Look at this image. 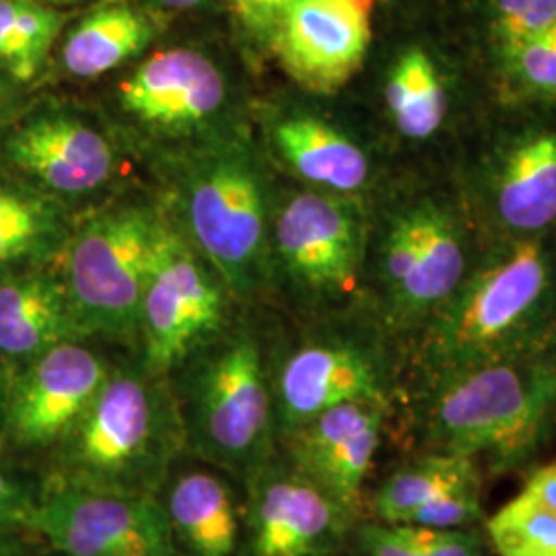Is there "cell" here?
<instances>
[{
	"label": "cell",
	"mask_w": 556,
	"mask_h": 556,
	"mask_svg": "<svg viewBox=\"0 0 556 556\" xmlns=\"http://www.w3.org/2000/svg\"><path fill=\"white\" fill-rule=\"evenodd\" d=\"M556 433V340L427 383L422 450L497 477L532 468Z\"/></svg>",
	"instance_id": "1"
},
{
	"label": "cell",
	"mask_w": 556,
	"mask_h": 556,
	"mask_svg": "<svg viewBox=\"0 0 556 556\" xmlns=\"http://www.w3.org/2000/svg\"><path fill=\"white\" fill-rule=\"evenodd\" d=\"M556 340V289L542 248L516 243L422 326L418 361L427 383Z\"/></svg>",
	"instance_id": "2"
},
{
	"label": "cell",
	"mask_w": 556,
	"mask_h": 556,
	"mask_svg": "<svg viewBox=\"0 0 556 556\" xmlns=\"http://www.w3.org/2000/svg\"><path fill=\"white\" fill-rule=\"evenodd\" d=\"M184 447L181 417L160 392L135 374H110L59 445L54 484L157 497Z\"/></svg>",
	"instance_id": "3"
},
{
	"label": "cell",
	"mask_w": 556,
	"mask_h": 556,
	"mask_svg": "<svg viewBox=\"0 0 556 556\" xmlns=\"http://www.w3.org/2000/svg\"><path fill=\"white\" fill-rule=\"evenodd\" d=\"M181 425L188 450L248 484L270 464L277 415L256 340L233 337L200 367Z\"/></svg>",
	"instance_id": "4"
},
{
	"label": "cell",
	"mask_w": 556,
	"mask_h": 556,
	"mask_svg": "<svg viewBox=\"0 0 556 556\" xmlns=\"http://www.w3.org/2000/svg\"><path fill=\"white\" fill-rule=\"evenodd\" d=\"M161 225L140 206L87 220L66 252L64 287L85 334L128 337L139 330L140 301Z\"/></svg>",
	"instance_id": "5"
},
{
	"label": "cell",
	"mask_w": 556,
	"mask_h": 556,
	"mask_svg": "<svg viewBox=\"0 0 556 556\" xmlns=\"http://www.w3.org/2000/svg\"><path fill=\"white\" fill-rule=\"evenodd\" d=\"M25 530L62 556H179L157 497L54 484L36 498Z\"/></svg>",
	"instance_id": "6"
},
{
	"label": "cell",
	"mask_w": 556,
	"mask_h": 556,
	"mask_svg": "<svg viewBox=\"0 0 556 556\" xmlns=\"http://www.w3.org/2000/svg\"><path fill=\"white\" fill-rule=\"evenodd\" d=\"M264 188L252 157L225 147L200 161L186 192L188 225L202 254L236 291L254 285L264 250Z\"/></svg>",
	"instance_id": "7"
},
{
	"label": "cell",
	"mask_w": 556,
	"mask_h": 556,
	"mask_svg": "<svg viewBox=\"0 0 556 556\" xmlns=\"http://www.w3.org/2000/svg\"><path fill=\"white\" fill-rule=\"evenodd\" d=\"M223 312L219 285L190 248L163 227L140 301L139 330L144 338L147 369L163 374L174 367L219 330Z\"/></svg>",
	"instance_id": "8"
},
{
	"label": "cell",
	"mask_w": 556,
	"mask_h": 556,
	"mask_svg": "<svg viewBox=\"0 0 556 556\" xmlns=\"http://www.w3.org/2000/svg\"><path fill=\"white\" fill-rule=\"evenodd\" d=\"M248 486V556H337L351 542L357 517L293 466L270 462Z\"/></svg>",
	"instance_id": "9"
},
{
	"label": "cell",
	"mask_w": 556,
	"mask_h": 556,
	"mask_svg": "<svg viewBox=\"0 0 556 556\" xmlns=\"http://www.w3.org/2000/svg\"><path fill=\"white\" fill-rule=\"evenodd\" d=\"M390 316L402 328H422L454 298L466 278V256L454 223L433 204L396 220L383 250Z\"/></svg>",
	"instance_id": "10"
},
{
	"label": "cell",
	"mask_w": 556,
	"mask_h": 556,
	"mask_svg": "<svg viewBox=\"0 0 556 556\" xmlns=\"http://www.w3.org/2000/svg\"><path fill=\"white\" fill-rule=\"evenodd\" d=\"M108 378L105 363L77 340L46 351L11 386L4 441L20 450L59 447Z\"/></svg>",
	"instance_id": "11"
},
{
	"label": "cell",
	"mask_w": 556,
	"mask_h": 556,
	"mask_svg": "<svg viewBox=\"0 0 556 556\" xmlns=\"http://www.w3.org/2000/svg\"><path fill=\"white\" fill-rule=\"evenodd\" d=\"M376 0H293L275 25V50L291 79L334 93L353 79L371 43Z\"/></svg>",
	"instance_id": "12"
},
{
	"label": "cell",
	"mask_w": 556,
	"mask_h": 556,
	"mask_svg": "<svg viewBox=\"0 0 556 556\" xmlns=\"http://www.w3.org/2000/svg\"><path fill=\"white\" fill-rule=\"evenodd\" d=\"M388 408L376 402L340 404L285 438L291 466L357 519Z\"/></svg>",
	"instance_id": "13"
},
{
	"label": "cell",
	"mask_w": 556,
	"mask_h": 556,
	"mask_svg": "<svg viewBox=\"0 0 556 556\" xmlns=\"http://www.w3.org/2000/svg\"><path fill=\"white\" fill-rule=\"evenodd\" d=\"M349 402L390 406L378 358L346 340L309 342L287 358L278 374L277 431L285 439L307 420Z\"/></svg>",
	"instance_id": "14"
},
{
	"label": "cell",
	"mask_w": 556,
	"mask_h": 556,
	"mask_svg": "<svg viewBox=\"0 0 556 556\" xmlns=\"http://www.w3.org/2000/svg\"><path fill=\"white\" fill-rule=\"evenodd\" d=\"M277 248L289 273L309 289L340 293L357 278L358 223L332 197L299 194L289 200L278 215Z\"/></svg>",
	"instance_id": "15"
},
{
	"label": "cell",
	"mask_w": 556,
	"mask_h": 556,
	"mask_svg": "<svg viewBox=\"0 0 556 556\" xmlns=\"http://www.w3.org/2000/svg\"><path fill=\"white\" fill-rule=\"evenodd\" d=\"M4 155L27 178L59 194L91 192L114 172V151L108 139L64 114L25 119L9 135Z\"/></svg>",
	"instance_id": "16"
},
{
	"label": "cell",
	"mask_w": 556,
	"mask_h": 556,
	"mask_svg": "<svg viewBox=\"0 0 556 556\" xmlns=\"http://www.w3.org/2000/svg\"><path fill=\"white\" fill-rule=\"evenodd\" d=\"M122 108L163 130H186L215 116L225 101L219 68L188 48L153 54L119 85Z\"/></svg>",
	"instance_id": "17"
},
{
	"label": "cell",
	"mask_w": 556,
	"mask_h": 556,
	"mask_svg": "<svg viewBox=\"0 0 556 556\" xmlns=\"http://www.w3.org/2000/svg\"><path fill=\"white\" fill-rule=\"evenodd\" d=\"M83 337L62 280L27 273L0 280V357L25 367Z\"/></svg>",
	"instance_id": "18"
},
{
	"label": "cell",
	"mask_w": 556,
	"mask_h": 556,
	"mask_svg": "<svg viewBox=\"0 0 556 556\" xmlns=\"http://www.w3.org/2000/svg\"><path fill=\"white\" fill-rule=\"evenodd\" d=\"M172 532L190 556H236L239 514L231 486L206 470L176 478L163 501Z\"/></svg>",
	"instance_id": "19"
},
{
	"label": "cell",
	"mask_w": 556,
	"mask_h": 556,
	"mask_svg": "<svg viewBox=\"0 0 556 556\" xmlns=\"http://www.w3.org/2000/svg\"><path fill=\"white\" fill-rule=\"evenodd\" d=\"M501 220L521 233L546 229L556 220V135L542 132L519 142L497 178Z\"/></svg>",
	"instance_id": "20"
},
{
	"label": "cell",
	"mask_w": 556,
	"mask_h": 556,
	"mask_svg": "<svg viewBox=\"0 0 556 556\" xmlns=\"http://www.w3.org/2000/svg\"><path fill=\"white\" fill-rule=\"evenodd\" d=\"M278 151L301 178L338 192H355L369 178L367 155L330 124L312 116L282 119L275 130Z\"/></svg>",
	"instance_id": "21"
},
{
	"label": "cell",
	"mask_w": 556,
	"mask_h": 556,
	"mask_svg": "<svg viewBox=\"0 0 556 556\" xmlns=\"http://www.w3.org/2000/svg\"><path fill=\"white\" fill-rule=\"evenodd\" d=\"M151 23L128 4H108L89 13L68 34L62 62L73 77L96 79L132 56L151 41Z\"/></svg>",
	"instance_id": "22"
},
{
	"label": "cell",
	"mask_w": 556,
	"mask_h": 556,
	"mask_svg": "<svg viewBox=\"0 0 556 556\" xmlns=\"http://www.w3.org/2000/svg\"><path fill=\"white\" fill-rule=\"evenodd\" d=\"M482 475L472 457L422 450L420 456L404 462L379 482L371 497V511L376 521L408 523L418 509L452 486Z\"/></svg>",
	"instance_id": "23"
},
{
	"label": "cell",
	"mask_w": 556,
	"mask_h": 556,
	"mask_svg": "<svg viewBox=\"0 0 556 556\" xmlns=\"http://www.w3.org/2000/svg\"><path fill=\"white\" fill-rule=\"evenodd\" d=\"M386 103L406 139L425 140L438 132L447 114V100L427 52L413 48L397 59L386 83Z\"/></svg>",
	"instance_id": "24"
},
{
	"label": "cell",
	"mask_w": 556,
	"mask_h": 556,
	"mask_svg": "<svg viewBox=\"0 0 556 556\" xmlns=\"http://www.w3.org/2000/svg\"><path fill=\"white\" fill-rule=\"evenodd\" d=\"M60 236L62 220L50 200L0 179V268L43 258Z\"/></svg>",
	"instance_id": "25"
},
{
	"label": "cell",
	"mask_w": 556,
	"mask_h": 556,
	"mask_svg": "<svg viewBox=\"0 0 556 556\" xmlns=\"http://www.w3.org/2000/svg\"><path fill=\"white\" fill-rule=\"evenodd\" d=\"M64 15L40 0H0V66L11 79L31 80L59 38Z\"/></svg>",
	"instance_id": "26"
},
{
	"label": "cell",
	"mask_w": 556,
	"mask_h": 556,
	"mask_svg": "<svg viewBox=\"0 0 556 556\" xmlns=\"http://www.w3.org/2000/svg\"><path fill=\"white\" fill-rule=\"evenodd\" d=\"M493 556H556V511L521 493L484 517Z\"/></svg>",
	"instance_id": "27"
},
{
	"label": "cell",
	"mask_w": 556,
	"mask_h": 556,
	"mask_svg": "<svg viewBox=\"0 0 556 556\" xmlns=\"http://www.w3.org/2000/svg\"><path fill=\"white\" fill-rule=\"evenodd\" d=\"M495 36L503 54L556 27V0H497Z\"/></svg>",
	"instance_id": "28"
},
{
	"label": "cell",
	"mask_w": 556,
	"mask_h": 556,
	"mask_svg": "<svg viewBox=\"0 0 556 556\" xmlns=\"http://www.w3.org/2000/svg\"><path fill=\"white\" fill-rule=\"evenodd\" d=\"M484 505H482V477L459 482L445 491L433 503L418 509L408 523L402 526H417V528H472L482 526L484 521Z\"/></svg>",
	"instance_id": "29"
},
{
	"label": "cell",
	"mask_w": 556,
	"mask_h": 556,
	"mask_svg": "<svg viewBox=\"0 0 556 556\" xmlns=\"http://www.w3.org/2000/svg\"><path fill=\"white\" fill-rule=\"evenodd\" d=\"M503 56L526 91L556 96V27Z\"/></svg>",
	"instance_id": "30"
},
{
	"label": "cell",
	"mask_w": 556,
	"mask_h": 556,
	"mask_svg": "<svg viewBox=\"0 0 556 556\" xmlns=\"http://www.w3.org/2000/svg\"><path fill=\"white\" fill-rule=\"evenodd\" d=\"M351 542L358 556H429L413 526L357 521Z\"/></svg>",
	"instance_id": "31"
},
{
	"label": "cell",
	"mask_w": 556,
	"mask_h": 556,
	"mask_svg": "<svg viewBox=\"0 0 556 556\" xmlns=\"http://www.w3.org/2000/svg\"><path fill=\"white\" fill-rule=\"evenodd\" d=\"M36 498L25 482L0 466V538H7L15 528H25Z\"/></svg>",
	"instance_id": "32"
},
{
	"label": "cell",
	"mask_w": 556,
	"mask_h": 556,
	"mask_svg": "<svg viewBox=\"0 0 556 556\" xmlns=\"http://www.w3.org/2000/svg\"><path fill=\"white\" fill-rule=\"evenodd\" d=\"M519 493L556 511V459L532 468Z\"/></svg>",
	"instance_id": "33"
},
{
	"label": "cell",
	"mask_w": 556,
	"mask_h": 556,
	"mask_svg": "<svg viewBox=\"0 0 556 556\" xmlns=\"http://www.w3.org/2000/svg\"><path fill=\"white\" fill-rule=\"evenodd\" d=\"M233 7L239 17L256 29L275 27L287 11L282 0H233Z\"/></svg>",
	"instance_id": "34"
},
{
	"label": "cell",
	"mask_w": 556,
	"mask_h": 556,
	"mask_svg": "<svg viewBox=\"0 0 556 556\" xmlns=\"http://www.w3.org/2000/svg\"><path fill=\"white\" fill-rule=\"evenodd\" d=\"M9 397H11V386L0 369V441H4V427H7V413H9Z\"/></svg>",
	"instance_id": "35"
},
{
	"label": "cell",
	"mask_w": 556,
	"mask_h": 556,
	"mask_svg": "<svg viewBox=\"0 0 556 556\" xmlns=\"http://www.w3.org/2000/svg\"><path fill=\"white\" fill-rule=\"evenodd\" d=\"M0 556H27L17 542H11L7 538H0Z\"/></svg>",
	"instance_id": "36"
},
{
	"label": "cell",
	"mask_w": 556,
	"mask_h": 556,
	"mask_svg": "<svg viewBox=\"0 0 556 556\" xmlns=\"http://www.w3.org/2000/svg\"><path fill=\"white\" fill-rule=\"evenodd\" d=\"M4 71H2V66H0V110L4 108V101H7V96H9V85H7V79H4Z\"/></svg>",
	"instance_id": "37"
},
{
	"label": "cell",
	"mask_w": 556,
	"mask_h": 556,
	"mask_svg": "<svg viewBox=\"0 0 556 556\" xmlns=\"http://www.w3.org/2000/svg\"><path fill=\"white\" fill-rule=\"evenodd\" d=\"M167 4L172 7H179V9H190V7H197L202 0H165Z\"/></svg>",
	"instance_id": "38"
},
{
	"label": "cell",
	"mask_w": 556,
	"mask_h": 556,
	"mask_svg": "<svg viewBox=\"0 0 556 556\" xmlns=\"http://www.w3.org/2000/svg\"><path fill=\"white\" fill-rule=\"evenodd\" d=\"M43 2H54V4H59V2H71V0H43Z\"/></svg>",
	"instance_id": "39"
}]
</instances>
